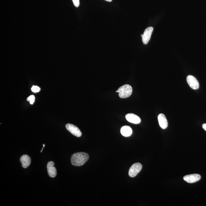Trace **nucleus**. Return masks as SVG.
<instances>
[{
  "label": "nucleus",
  "instance_id": "f257e3e1",
  "mask_svg": "<svg viewBox=\"0 0 206 206\" xmlns=\"http://www.w3.org/2000/svg\"><path fill=\"white\" fill-rule=\"evenodd\" d=\"M89 156L85 152H78L73 154L71 157V163L72 165L80 167L84 164L89 160Z\"/></svg>",
  "mask_w": 206,
  "mask_h": 206
},
{
  "label": "nucleus",
  "instance_id": "f03ea898",
  "mask_svg": "<svg viewBox=\"0 0 206 206\" xmlns=\"http://www.w3.org/2000/svg\"><path fill=\"white\" fill-rule=\"evenodd\" d=\"M118 91L119 93V96L121 98H128L132 94V88L129 84L124 85L119 88Z\"/></svg>",
  "mask_w": 206,
  "mask_h": 206
},
{
  "label": "nucleus",
  "instance_id": "7ed1b4c3",
  "mask_svg": "<svg viewBox=\"0 0 206 206\" xmlns=\"http://www.w3.org/2000/svg\"><path fill=\"white\" fill-rule=\"evenodd\" d=\"M142 168V165L139 163H136L132 165L130 168L129 171V175L130 177H135L140 172Z\"/></svg>",
  "mask_w": 206,
  "mask_h": 206
},
{
  "label": "nucleus",
  "instance_id": "20e7f679",
  "mask_svg": "<svg viewBox=\"0 0 206 206\" xmlns=\"http://www.w3.org/2000/svg\"><path fill=\"white\" fill-rule=\"evenodd\" d=\"M66 128L69 132L73 135L77 137H80L82 135L80 130L77 126L71 124H67L66 125Z\"/></svg>",
  "mask_w": 206,
  "mask_h": 206
},
{
  "label": "nucleus",
  "instance_id": "39448f33",
  "mask_svg": "<svg viewBox=\"0 0 206 206\" xmlns=\"http://www.w3.org/2000/svg\"><path fill=\"white\" fill-rule=\"evenodd\" d=\"M187 83L192 89L197 90L198 89L199 85L196 78L192 75H188L187 77Z\"/></svg>",
  "mask_w": 206,
  "mask_h": 206
},
{
  "label": "nucleus",
  "instance_id": "423d86ee",
  "mask_svg": "<svg viewBox=\"0 0 206 206\" xmlns=\"http://www.w3.org/2000/svg\"><path fill=\"white\" fill-rule=\"evenodd\" d=\"M153 29V28L151 27H149L145 29L143 37H142V41L143 44H147L149 41Z\"/></svg>",
  "mask_w": 206,
  "mask_h": 206
},
{
  "label": "nucleus",
  "instance_id": "0eeeda50",
  "mask_svg": "<svg viewBox=\"0 0 206 206\" xmlns=\"http://www.w3.org/2000/svg\"><path fill=\"white\" fill-rule=\"evenodd\" d=\"M200 175L193 174L188 175L183 177V179L186 182L189 183H193L200 180L201 179Z\"/></svg>",
  "mask_w": 206,
  "mask_h": 206
},
{
  "label": "nucleus",
  "instance_id": "6e6552de",
  "mask_svg": "<svg viewBox=\"0 0 206 206\" xmlns=\"http://www.w3.org/2000/svg\"><path fill=\"white\" fill-rule=\"evenodd\" d=\"M55 163L53 161H50L47 164V169L48 175L50 177L55 178L57 175L56 168L54 167Z\"/></svg>",
  "mask_w": 206,
  "mask_h": 206
},
{
  "label": "nucleus",
  "instance_id": "1a4fd4ad",
  "mask_svg": "<svg viewBox=\"0 0 206 206\" xmlns=\"http://www.w3.org/2000/svg\"><path fill=\"white\" fill-rule=\"evenodd\" d=\"M126 118L128 121L132 123L137 124L141 122V118L138 116L133 113H129L126 116Z\"/></svg>",
  "mask_w": 206,
  "mask_h": 206
},
{
  "label": "nucleus",
  "instance_id": "9d476101",
  "mask_svg": "<svg viewBox=\"0 0 206 206\" xmlns=\"http://www.w3.org/2000/svg\"><path fill=\"white\" fill-rule=\"evenodd\" d=\"M158 119L159 125L163 129L167 128L168 123L165 116L163 114H160L158 115Z\"/></svg>",
  "mask_w": 206,
  "mask_h": 206
},
{
  "label": "nucleus",
  "instance_id": "9b49d317",
  "mask_svg": "<svg viewBox=\"0 0 206 206\" xmlns=\"http://www.w3.org/2000/svg\"><path fill=\"white\" fill-rule=\"evenodd\" d=\"M20 161L21 163L22 167L24 168H26L30 165L31 163V159L29 156L27 155H24L21 157Z\"/></svg>",
  "mask_w": 206,
  "mask_h": 206
},
{
  "label": "nucleus",
  "instance_id": "f8f14e48",
  "mask_svg": "<svg viewBox=\"0 0 206 206\" xmlns=\"http://www.w3.org/2000/svg\"><path fill=\"white\" fill-rule=\"evenodd\" d=\"M121 134L123 136L127 137L131 135L132 134V129L129 126H125L121 128L120 131Z\"/></svg>",
  "mask_w": 206,
  "mask_h": 206
},
{
  "label": "nucleus",
  "instance_id": "ddd939ff",
  "mask_svg": "<svg viewBox=\"0 0 206 206\" xmlns=\"http://www.w3.org/2000/svg\"><path fill=\"white\" fill-rule=\"evenodd\" d=\"M35 97L34 95H32L28 97V98H27V100L28 101H29V103L31 104H33L34 103V101H35Z\"/></svg>",
  "mask_w": 206,
  "mask_h": 206
},
{
  "label": "nucleus",
  "instance_id": "4468645a",
  "mask_svg": "<svg viewBox=\"0 0 206 206\" xmlns=\"http://www.w3.org/2000/svg\"><path fill=\"white\" fill-rule=\"evenodd\" d=\"M41 90L40 88L38 87V86H33V87L32 88V91L34 93H38Z\"/></svg>",
  "mask_w": 206,
  "mask_h": 206
},
{
  "label": "nucleus",
  "instance_id": "2eb2a0df",
  "mask_svg": "<svg viewBox=\"0 0 206 206\" xmlns=\"http://www.w3.org/2000/svg\"><path fill=\"white\" fill-rule=\"evenodd\" d=\"M72 1L73 2L74 6L77 8H78L79 6V4H80L79 0H72Z\"/></svg>",
  "mask_w": 206,
  "mask_h": 206
},
{
  "label": "nucleus",
  "instance_id": "dca6fc26",
  "mask_svg": "<svg viewBox=\"0 0 206 206\" xmlns=\"http://www.w3.org/2000/svg\"><path fill=\"white\" fill-rule=\"evenodd\" d=\"M202 128H203L206 131V123L203 124V125H202Z\"/></svg>",
  "mask_w": 206,
  "mask_h": 206
},
{
  "label": "nucleus",
  "instance_id": "f3484780",
  "mask_svg": "<svg viewBox=\"0 0 206 206\" xmlns=\"http://www.w3.org/2000/svg\"><path fill=\"white\" fill-rule=\"evenodd\" d=\"M105 1L109 2H111L112 1V0H105Z\"/></svg>",
  "mask_w": 206,
  "mask_h": 206
},
{
  "label": "nucleus",
  "instance_id": "a211bd4d",
  "mask_svg": "<svg viewBox=\"0 0 206 206\" xmlns=\"http://www.w3.org/2000/svg\"><path fill=\"white\" fill-rule=\"evenodd\" d=\"M143 34H142L141 35V37H143Z\"/></svg>",
  "mask_w": 206,
  "mask_h": 206
}]
</instances>
